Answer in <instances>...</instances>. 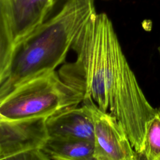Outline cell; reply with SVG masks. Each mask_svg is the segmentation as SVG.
Returning a JSON list of instances; mask_svg holds the SVG:
<instances>
[{
    "instance_id": "6da1fadb",
    "label": "cell",
    "mask_w": 160,
    "mask_h": 160,
    "mask_svg": "<svg viewBox=\"0 0 160 160\" xmlns=\"http://www.w3.org/2000/svg\"><path fill=\"white\" fill-rule=\"evenodd\" d=\"M96 12L95 0H53L42 22L14 49L0 78V97L17 84L64 62L76 36Z\"/></svg>"
},
{
    "instance_id": "52a82bcc",
    "label": "cell",
    "mask_w": 160,
    "mask_h": 160,
    "mask_svg": "<svg viewBox=\"0 0 160 160\" xmlns=\"http://www.w3.org/2000/svg\"><path fill=\"white\" fill-rule=\"evenodd\" d=\"M41 150L48 160H95L94 144L87 141L49 138Z\"/></svg>"
},
{
    "instance_id": "9c48e42d",
    "label": "cell",
    "mask_w": 160,
    "mask_h": 160,
    "mask_svg": "<svg viewBox=\"0 0 160 160\" xmlns=\"http://www.w3.org/2000/svg\"><path fill=\"white\" fill-rule=\"evenodd\" d=\"M158 50H159V54H160V46L158 47Z\"/></svg>"
},
{
    "instance_id": "7a4b0ae2",
    "label": "cell",
    "mask_w": 160,
    "mask_h": 160,
    "mask_svg": "<svg viewBox=\"0 0 160 160\" xmlns=\"http://www.w3.org/2000/svg\"><path fill=\"white\" fill-rule=\"evenodd\" d=\"M82 99L55 70L46 71L17 84L0 97V118L48 117L66 108L78 106Z\"/></svg>"
},
{
    "instance_id": "3957f363",
    "label": "cell",
    "mask_w": 160,
    "mask_h": 160,
    "mask_svg": "<svg viewBox=\"0 0 160 160\" xmlns=\"http://www.w3.org/2000/svg\"><path fill=\"white\" fill-rule=\"evenodd\" d=\"M53 0H0V77L14 49L44 20Z\"/></svg>"
},
{
    "instance_id": "5b68a950",
    "label": "cell",
    "mask_w": 160,
    "mask_h": 160,
    "mask_svg": "<svg viewBox=\"0 0 160 160\" xmlns=\"http://www.w3.org/2000/svg\"><path fill=\"white\" fill-rule=\"evenodd\" d=\"M46 118H0V160L11 159L20 153L41 149L49 138Z\"/></svg>"
},
{
    "instance_id": "277c9868",
    "label": "cell",
    "mask_w": 160,
    "mask_h": 160,
    "mask_svg": "<svg viewBox=\"0 0 160 160\" xmlns=\"http://www.w3.org/2000/svg\"><path fill=\"white\" fill-rule=\"evenodd\" d=\"M82 102L88 107L93 119L95 160L139 159L127 133L114 116L102 111L91 98H84Z\"/></svg>"
},
{
    "instance_id": "ba28073f",
    "label": "cell",
    "mask_w": 160,
    "mask_h": 160,
    "mask_svg": "<svg viewBox=\"0 0 160 160\" xmlns=\"http://www.w3.org/2000/svg\"><path fill=\"white\" fill-rule=\"evenodd\" d=\"M160 160V108L148 121L144 138L143 149L139 158Z\"/></svg>"
},
{
    "instance_id": "8992f818",
    "label": "cell",
    "mask_w": 160,
    "mask_h": 160,
    "mask_svg": "<svg viewBox=\"0 0 160 160\" xmlns=\"http://www.w3.org/2000/svg\"><path fill=\"white\" fill-rule=\"evenodd\" d=\"M46 128L49 138L83 140L94 142L92 117L88 107L70 106L47 117Z\"/></svg>"
}]
</instances>
